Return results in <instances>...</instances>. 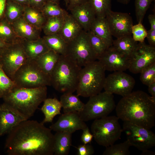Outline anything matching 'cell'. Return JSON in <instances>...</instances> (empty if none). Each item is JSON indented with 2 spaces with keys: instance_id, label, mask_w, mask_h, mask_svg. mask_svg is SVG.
<instances>
[{
  "instance_id": "obj_27",
  "label": "cell",
  "mask_w": 155,
  "mask_h": 155,
  "mask_svg": "<svg viewBox=\"0 0 155 155\" xmlns=\"http://www.w3.org/2000/svg\"><path fill=\"white\" fill-rule=\"evenodd\" d=\"M23 17L29 24L41 30L47 19L40 10L29 5L25 6Z\"/></svg>"
},
{
  "instance_id": "obj_50",
  "label": "cell",
  "mask_w": 155,
  "mask_h": 155,
  "mask_svg": "<svg viewBox=\"0 0 155 155\" xmlns=\"http://www.w3.org/2000/svg\"><path fill=\"white\" fill-rule=\"evenodd\" d=\"M155 152L149 150V149L142 151L141 155H154Z\"/></svg>"
},
{
  "instance_id": "obj_14",
  "label": "cell",
  "mask_w": 155,
  "mask_h": 155,
  "mask_svg": "<svg viewBox=\"0 0 155 155\" xmlns=\"http://www.w3.org/2000/svg\"><path fill=\"white\" fill-rule=\"evenodd\" d=\"M105 18L112 36L118 38L131 35L133 22L131 17L129 14L111 10L107 13Z\"/></svg>"
},
{
  "instance_id": "obj_28",
  "label": "cell",
  "mask_w": 155,
  "mask_h": 155,
  "mask_svg": "<svg viewBox=\"0 0 155 155\" xmlns=\"http://www.w3.org/2000/svg\"><path fill=\"white\" fill-rule=\"evenodd\" d=\"M42 38L50 50L60 55H66L68 44L57 33L45 35Z\"/></svg>"
},
{
  "instance_id": "obj_21",
  "label": "cell",
  "mask_w": 155,
  "mask_h": 155,
  "mask_svg": "<svg viewBox=\"0 0 155 155\" xmlns=\"http://www.w3.org/2000/svg\"><path fill=\"white\" fill-rule=\"evenodd\" d=\"M21 42L29 59L35 60L50 50L42 38L34 40L22 39Z\"/></svg>"
},
{
  "instance_id": "obj_41",
  "label": "cell",
  "mask_w": 155,
  "mask_h": 155,
  "mask_svg": "<svg viewBox=\"0 0 155 155\" xmlns=\"http://www.w3.org/2000/svg\"><path fill=\"white\" fill-rule=\"evenodd\" d=\"M77 150L78 155H92L95 152L93 147L89 144L79 145Z\"/></svg>"
},
{
  "instance_id": "obj_16",
  "label": "cell",
  "mask_w": 155,
  "mask_h": 155,
  "mask_svg": "<svg viewBox=\"0 0 155 155\" xmlns=\"http://www.w3.org/2000/svg\"><path fill=\"white\" fill-rule=\"evenodd\" d=\"M8 104H0V137L7 134L22 121L27 120Z\"/></svg>"
},
{
  "instance_id": "obj_23",
  "label": "cell",
  "mask_w": 155,
  "mask_h": 155,
  "mask_svg": "<svg viewBox=\"0 0 155 155\" xmlns=\"http://www.w3.org/2000/svg\"><path fill=\"white\" fill-rule=\"evenodd\" d=\"M54 154H68L72 143V134L65 132H56L54 135Z\"/></svg>"
},
{
  "instance_id": "obj_26",
  "label": "cell",
  "mask_w": 155,
  "mask_h": 155,
  "mask_svg": "<svg viewBox=\"0 0 155 155\" xmlns=\"http://www.w3.org/2000/svg\"><path fill=\"white\" fill-rule=\"evenodd\" d=\"M60 55L50 50L34 60L41 69L50 75Z\"/></svg>"
},
{
  "instance_id": "obj_53",
  "label": "cell",
  "mask_w": 155,
  "mask_h": 155,
  "mask_svg": "<svg viewBox=\"0 0 155 155\" xmlns=\"http://www.w3.org/2000/svg\"><path fill=\"white\" fill-rule=\"evenodd\" d=\"M46 1L51 2L59 4L60 0H46Z\"/></svg>"
},
{
  "instance_id": "obj_47",
  "label": "cell",
  "mask_w": 155,
  "mask_h": 155,
  "mask_svg": "<svg viewBox=\"0 0 155 155\" xmlns=\"http://www.w3.org/2000/svg\"><path fill=\"white\" fill-rule=\"evenodd\" d=\"M148 18L150 25L151 29L155 30V14L149 15L148 16Z\"/></svg>"
},
{
  "instance_id": "obj_17",
  "label": "cell",
  "mask_w": 155,
  "mask_h": 155,
  "mask_svg": "<svg viewBox=\"0 0 155 155\" xmlns=\"http://www.w3.org/2000/svg\"><path fill=\"white\" fill-rule=\"evenodd\" d=\"M88 126L77 112L64 113L55 123L49 127L55 132H65L71 134L76 131L83 130Z\"/></svg>"
},
{
  "instance_id": "obj_36",
  "label": "cell",
  "mask_w": 155,
  "mask_h": 155,
  "mask_svg": "<svg viewBox=\"0 0 155 155\" xmlns=\"http://www.w3.org/2000/svg\"><path fill=\"white\" fill-rule=\"evenodd\" d=\"M87 32L90 45L98 59L109 47L102 39L90 30Z\"/></svg>"
},
{
  "instance_id": "obj_8",
  "label": "cell",
  "mask_w": 155,
  "mask_h": 155,
  "mask_svg": "<svg viewBox=\"0 0 155 155\" xmlns=\"http://www.w3.org/2000/svg\"><path fill=\"white\" fill-rule=\"evenodd\" d=\"M89 98L82 110L78 113L84 122L107 116L115 108L113 94L104 91Z\"/></svg>"
},
{
  "instance_id": "obj_31",
  "label": "cell",
  "mask_w": 155,
  "mask_h": 155,
  "mask_svg": "<svg viewBox=\"0 0 155 155\" xmlns=\"http://www.w3.org/2000/svg\"><path fill=\"white\" fill-rule=\"evenodd\" d=\"M24 7L18 3L7 0L4 18L11 24L23 16Z\"/></svg>"
},
{
  "instance_id": "obj_32",
  "label": "cell",
  "mask_w": 155,
  "mask_h": 155,
  "mask_svg": "<svg viewBox=\"0 0 155 155\" xmlns=\"http://www.w3.org/2000/svg\"><path fill=\"white\" fill-rule=\"evenodd\" d=\"M112 0H88L96 17H105L111 10Z\"/></svg>"
},
{
  "instance_id": "obj_46",
  "label": "cell",
  "mask_w": 155,
  "mask_h": 155,
  "mask_svg": "<svg viewBox=\"0 0 155 155\" xmlns=\"http://www.w3.org/2000/svg\"><path fill=\"white\" fill-rule=\"evenodd\" d=\"M7 0H0V21L4 18Z\"/></svg>"
},
{
  "instance_id": "obj_48",
  "label": "cell",
  "mask_w": 155,
  "mask_h": 155,
  "mask_svg": "<svg viewBox=\"0 0 155 155\" xmlns=\"http://www.w3.org/2000/svg\"><path fill=\"white\" fill-rule=\"evenodd\" d=\"M148 86V92L151 95V97L155 99V82L150 84Z\"/></svg>"
},
{
  "instance_id": "obj_1",
  "label": "cell",
  "mask_w": 155,
  "mask_h": 155,
  "mask_svg": "<svg viewBox=\"0 0 155 155\" xmlns=\"http://www.w3.org/2000/svg\"><path fill=\"white\" fill-rule=\"evenodd\" d=\"M44 124L27 119L8 134L5 144L8 155H53L54 135Z\"/></svg>"
},
{
  "instance_id": "obj_13",
  "label": "cell",
  "mask_w": 155,
  "mask_h": 155,
  "mask_svg": "<svg viewBox=\"0 0 155 155\" xmlns=\"http://www.w3.org/2000/svg\"><path fill=\"white\" fill-rule=\"evenodd\" d=\"M128 69L133 73H140L144 69L155 62V47L139 42L130 56Z\"/></svg>"
},
{
  "instance_id": "obj_54",
  "label": "cell",
  "mask_w": 155,
  "mask_h": 155,
  "mask_svg": "<svg viewBox=\"0 0 155 155\" xmlns=\"http://www.w3.org/2000/svg\"><path fill=\"white\" fill-rule=\"evenodd\" d=\"M65 2L66 5L67 7L69 4V0H63Z\"/></svg>"
},
{
  "instance_id": "obj_44",
  "label": "cell",
  "mask_w": 155,
  "mask_h": 155,
  "mask_svg": "<svg viewBox=\"0 0 155 155\" xmlns=\"http://www.w3.org/2000/svg\"><path fill=\"white\" fill-rule=\"evenodd\" d=\"M146 37L147 38L149 44L155 46V30L150 29L147 31Z\"/></svg>"
},
{
  "instance_id": "obj_20",
  "label": "cell",
  "mask_w": 155,
  "mask_h": 155,
  "mask_svg": "<svg viewBox=\"0 0 155 155\" xmlns=\"http://www.w3.org/2000/svg\"><path fill=\"white\" fill-rule=\"evenodd\" d=\"M84 30L82 26L71 14L65 17L62 26L57 34L68 44Z\"/></svg>"
},
{
  "instance_id": "obj_42",
  "label": "cell",
  "mask_w": 155,
  "mask_h": 155,
  "mask_svg": "<svg viewBox=\"0 0 155 155\" xmlns=\"http://www.w3.org/2000/svg\"><path fill=\"white\" fill-rule=\"evenodd\" d=\"M82 130L83 132L81 137L82 141L84 144H89L92 141L93 138V135L90 133L88 126Z\"/></svg>"
},
{
  "instance_id": "obj_2",
  "label": "cell",
  "mask_w": 155,
  "mask_h": 155,
  "mask_svg": "<svg viewBox=\"0 0 155 155\" xmlns=\"http://www.w3.org/2000/svg\"><path fill=\"white\" fill-rule=\"evenodd\" d=\"M117 117L123 121L150 129L155 124V99L137 90L123 97L115 108Z\"/></svg>"
},
{
  "instance_id": "obj_39",
  "label": "cell",
  "mask_w": 155,
  "mask_h": 155,
  "mask_svg": "<svg viewBox=\"0 0 155 155\" xmlns=\"http://www.w3.org/2000/svg\"><path fill=\"white\" fill-rule=\"evenodd\" d=\"M140 80L144 85L148 86L155 82V62L143 69L140 73Z\"/></svg>"
},
{
  "instance_id": "obj_55",
  "label": "cell",
  "mask_w": 155,
  "mask_h": 155,
  "mask_svg": "<svg viewBox=\"0 0 155 155\" xmlns=\"http://www.w3.org/2000/svg\"></svg>"
},
{
  "instance_id": "obj_5",
  "label": "cell",
  "mask_w": 155,
  "mask_h": 155,
  "mask_svg": "<svg viewBox=\"0 0 155 155\" xmlns=\"http://www.w3.org/2000/svg\"><path fill=\"white\" fill-rule=\"evenodd\" d=\"M105 71L101 63L96 60L82 67L76 91L77 95L90 97L100 92L103 89Z\"/></svg>"
},
{
  "instance_id": "obj_9",
  "label": "cell",
  "mask_w": 155,
  "mask_h": 155,
  "mask_svg": "<svg viewBox=\"0 0 155 155\" xmlns=\"http://www.w3.org/2000/svg\"><path fill=\"white\" fill-rule=\"evenodd\" d=\"M66 55L82 68L97 59L90 44L87 32L84 30L68 44Z\"/></svg>"
},
{
  "instance_id": "obj_52",
  "label": "cell",
  "mask_w": 155,
  "mask_h": 155,
  "mask_svg": "<svg viewBox=\"0 0 155 155\" xmlns=\"http://www.w3.org/2000/svg\"><path fill=\"white\" fill-rule=\"evenodd\" d=\"M117 1L122 4H128L130 0H116Z\"/></svg>"
},
{
  "instance_id": "obj_22",
  "label": "cell",
  "mask_w": 155,
  "mask_h": 155,
  "mask_svg": "<svg viewBox=\"0 0 155 155\" xmlns=\"http://www.w3.org/2000/svg\"><path fill=\"white\" fill-rule=\"evenodd\" d=\"M89 30L102 39L108 47L112 45L113 40L105 17H96Z\"/></svg>"
},
{
  "instance_id": "obj_51",
  "label": "cell",
  "mask_w": 155,
  "mask_h": 155,
  "mask_svg": "<svg viewBox=\"0 0 155 155\" xmlns=\"http://www.w3.org/2000/svg\"><path fill=\"white\" fill-rule=\"evenodd\" d=\"M8 44L0 39V53Z\"/></svg>"
},
{
  "instance_id": "obj_45",
  "label": "cell",
  "mask_w": 155,
  "mask_h": 155,
  "mask_svg": "<svg viewBox=\"0 0 155 155\" xmlns=\"http://www.w3.org/2000/svg\"><path fill=\"white\" fill-rule=\"evenodd\" d=\"M88 0H69L67 9L70 11L75 7L87 1Z\"/></svg>"
},
{
  "instance_id": "obj_30",
  "label": "cell",
  "mask_w": 155,
  "mask_h": 155,
  "mask_svg": "<svg viewBox=\"0 0 155 155\" xmlns=\"http://www.w3.org/2000/svg\"><path fill=\"white\" fill-rule=\"evenodd\" d=\"M0 39L7 44L18 42L22 39L18 36L11 24L4 18L0 21Z\"/></svg>"
},
{
  "instance_id": "obj_7",
  "label": "cell",
  "mask_w": 155,
  "mask_h": 155,
  "mask_svg": "<svg viewBox=\"0 0 155 155\" xmlns=\"http://www.w3.org/2000/svg\"><path fill=\"white\" fill-rule=\"evenodd\" d=\"M119 119L117 116H108L94 120L91 130L98 145L106 147L114 144L120 138L123 129Z\"/></svg>"
},
{
  "instance_id": "obj_34",
  "label": "cell",
  "mask_w": 155,
  "mask_h": 155,
  "mask_svg": "<svg viewBox=\"0 0 155 155\" xmlns=\"http://www.w3.org/2000/svg\"><path fill=\"white\" fill-rule=\"evenodd\" d=\"M41 11L47 18L54 17H64L68 13L57 3L47 1Z\"/></svg>"
},
{
  "instance_id": "obj_19",
  "label": "cell",
  "mask_w": 155,
  "mask_h": 155,
  "mask_svg": "<svg viewBox=\"0 0 155 155\" xmlns=\"http://www.w3.org/2000/svg\"><path fill=\"white\" fill-rule=\"evenodd\" d=\"M16 35L20 38L28 40H34L41 37L39 29L27 22L23 16L11 24Z\"/></svg>"
},
{
  "instance_id": "obj_40",
  "label": "cell",
  "mask_w": 155,
  "mask_h": 155,
  "mask_svg": "<svg viewBox=\"0 0 155 155\" xmlns=\"http://www.w3.org/2000/svg\"><path fill=\"white\" fill-rule=\"evenodd\" d=\"M132 38L136 42H144L146 37L147 31L143 25L142 22H139L137 24L133 25L131 29Z\"/></svg>"
},
{
  "instance_id": "obj_10",
  "label": "cell",
  "mask_w": 155,
  "mask_h": 155,
  "mask_svg": "<svg viewBox=\"0 0 155 155\" xmlns=\"http://www.w3.org/2000/svg\"><path fill=\"white\" fill-rule=\"evenodd\" d=\"M21 41L8 44L0 53V64L12 80L16 72L28 59Z\"/></svg>"
},
{
  "instance_id": "obj_35",
  "label": "cell",
  "mask_w": 155,
  "mask_h": 155,
  "mask_svg": "<svg viewBox=\"0 0 155 155\" xmlns=\"http://www.w3.org/2000/svg\"><path fill=\"white\" fill-rule=\"evenodd\" d=\"M131 146L127 140L123 142L113 144L106 147L103 155H129Z\"/></svg>"
},
{
  "instance_id": "obj_18",
  "label": "cell",
  "mask_w": 155,
  "mask_h": 155,
  "mask_svg": "<svg viewBox=\"0 0 155 155\" xmlns=\"http://www.w3.org/2000/svg\"><path fill=\"white\" fill-rule=\"evenodd\" d=\"M71 14L85 31H89L96 17L93 9L87 1L77 6L70 10Z\"/></svg>"
},
{
  "instance_id": "obj_37",
  "label": "cell",
  "mask_w": 155,
  "mask_h": 155,
  "mask_svg": "<svg viewBox=\"0 0 155 155\" xmlns=\"http://www.w3.org/2000/svg\"><path fill=\"white\" fill-rule=\"evenodd\" d=\"M16 87L13 81L7 75L0 64V98H2Z\"/></svg>"
},
{
  "instance_id": "obj_43",
  "label": "cell",
  "mask_w": 155,
  "mask_h": 155,
  "mask_svg": "<svg viewBox=\"0 0 155 155\" xmlns=\"http://www.w3.org/2000/svg\"><path fill=\"white\" fill-rule=\"evenodd\" d=\"M46 2V0H29V5L41 11Z\"/></svg>"
},
{
  "instance_id": "obj_15",
  "label": "cell",
  "mask_w": 155,
  "mask_h": 155,
  "mask_svg": "<svg viewBox=\"0 0 155 155\" xmlns=\"http://www.w3.org/2000/svg\"><path fill=\"white\" fill-rule=\"evenodd\" d=\"M105 70L110 71H124L128 69L130 57L120 52L112 45L97 59Z\"/></svg>"
},
{
  "instance_id": "obj_56",
  "label": "cell",
  "mask_w": 155,
  "mask_h": 155,
  "mask_svg": "<svg viewBox=\"0 0 155 155\" xmlns=\"http://www.w3.org/2000/svg\"></svg>"
},
{
  "instance_id": "obj_29",
  "label": "cell",
  "mask_w": 155,
  "mask_h": 155,
  "mask_svg": "<svg viewBox=\"0 0 155 155\" xmlns=\"http://www.w3.org/2000/svg\"><path fill=\"white\" fill-rule=\"evenodd\" d=\"M137 44L131 35H128L113 40L112 45L120 52L130 57Z\"/></svg>"
},
{
  "instance_id": "obj_38",
  "label": "cell",
  "mask_w": 155,
  "mask_h": 155,
  "mask_svg": "<svg viewBox=\"0 0 155 155\" xmlns=\"http://www.w3.org/2000/svg\"><path fill=\"white\" fill-rule=\"evenodd\" d=\"M154 0H135V16L138 22H142L147 11Z\"/></svg>"
},
{
  "instance_id": "obj_3",
  "label": "cell",
  "mask_w": 155,
  "mask_h": 155,
  "mask_svg": "<svg viewBox=\"0 0 155 155\" xmlns=\"http://www.w3.org/2000/svg\"><path fill=\"white\" fill-rule=\"evenodd\" d=\"M47 88H34L16 87L2 98L8 104L27 119L32 117L40 105L46 98Z\"/></svg>"
},
{
  "instance_id": "obj_24",
  "label": "cell",
  "mask_w": 155,
  "mask_h": 155,
  "mask_svg": "<svg viewBox=\"0 0 155 155\" xmlns=\"http://www.w3.org/2000/svg\"><path fill=\"white\" fill-rule=\"evenodd\" d=\"M61 104L60 101L56 98H46L40 109L44 117L41 123L43 124L52 122L54 117L60 115Z\"/></svg>"
},
{
  "instance_id": "obj_11",
  "label": "cell",
  "mask_w": 155,
  "mask_h": 155,
  "mask_svg": "<svg viewBox=\"0 0 155 155\" xmlns=\"http://www.w3.org/2000/svg\"><path fill=\"white\" fill-rule=\"evenodd\" d=\"M123 131L131 146L142 151L155 146V134L150 129L123 121Z\"/></svg>"
},
{
  "instance_id": "obj_4",
  "label": "cell",
  "mask_w": 155,
  "mask_h": 155,
  "mask_svg": "<svg viewBox=\"0 0 155 155\" xmlns=\"http://www.w3.org/2000/svg\"><path fill=\"white\" fill-rule=\"evenodd\" d=\"M81 68L67 55H60L50 75L51 85L59 92L73 93L76 90Z\"/></svg>"
},
{
  "instance_id": "obj_6",
  "label": "cell",
  "mask_w": 155,
  "mask_h": 155,
  "mask_svg": "<svg viewBox=\"0 0 155 155\" xmlns=\"http://www.w3.org/2000/svg\"><path fill=\"white\" fill-rule=\"evenodd\" d=\"M13 80L16 87L34 88L51 86L50 75L34 60L28 59L16 72Z\"/></svg>"
},
{
  "instance_id": "obj_25",
  "label": "cell",
  "mask_w": 155,
  "mask_h": 155,
  "mask_svg": "<svg viewBox=\"0 0 155 155\" xmlns=\"http://www.w3.org/2000/svg\"><path fill=\"white\" fill-rule=\"evenodd\" d=\"M60 101L65 113H79L82 110L85 104L80 100L78 96L72 93H63L60 97Z\"/></svg>"
},
{
  "instance_id": "obj_12",
  "label": "cell",
  "mask_w": 155,
  "mask_h": 155,
  "mask_svg": "<svg viewBox=\"0 0 155 155\" xmlns=\"http://www.w3.org/2000/svg\"><path fill=\"white\" fill-rule=\"evenodd\" d=\"M135 83L130 75L124 71H115L106 77L103 89L105 91L123 97L132 92Z\"/></svg>"
},
{
  "instance_id": "obj_33",
  "label": "cell",
  "mask_w": 155,
  "mask_h": 155,
  "mask_svg": "<svg viewBox=\"0 0 155 155\" xmlns=\"http://www.w3.org/2000/svg\"><path fill=\"white\" fill-rule=\"evenodd\" d=\"M65 16L47 18L42 29L45 35L58 33L63 25Z\"/></svg>"
},
{
  "instance_id": "obj_49",
  "label": "cell",
  "mask_w": 155,
  "mask_h": 155,
  "mask_svg": "<svg viewBox=\"0 0 155 155\" xmlns=\"http://www.w3.org/2000/svg\"><path fill=\"white\" fill-rule=\"evenodd\" d=\"M9 0L18 3L24 6H26L29 5V0Z\"/></svg>"
}]
</instances>
